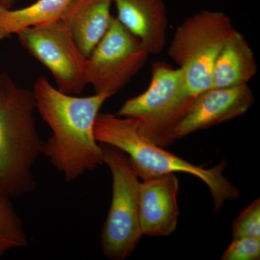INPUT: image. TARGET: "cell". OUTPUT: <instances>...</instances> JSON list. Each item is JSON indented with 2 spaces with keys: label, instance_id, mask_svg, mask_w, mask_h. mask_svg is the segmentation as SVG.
Masks as SVG:
<instances>
[{
  "label": "cell",
  "instance_id": "obj_5",
  "mask_svg": "<svg viewBox=\"0 0 260 260\" xmlns=\"http://www.w3.org/2000/svg\"><path fill=\"white\" fill-rule=\"evenodd\" d=\"M236 30L232 19L214 10L194 13L176 30L168 54L178 64L194 96L211 88L215 61Z\"/></svg>",
  "mask_w": 260,
  "mask_h": 260
},
{
  "label": "cell",
  "instance_id": "obj_14",
  "mask_svg": "<svg viewBox=\"0 0 260 260\" xmlns=\"http://www.w3.org/2000/svg\"><path fill=\"white\" fill-rule=\"evenodd\" d=\"M71 0H37L13 10L0 7V40L18 34L25 29L60 20Z\"/></svg>",
  "mask_w": 260,
  "mask_h": 260
},
{
  "label": "cell",
  "instance_id": "obj_15",
  "mask_svg": "<svg viewBox=\"0 0 260 260\" xmlns=\"http://www.w3.org/2000/svg\"><path fill=\"white\" fill-rule=\"evenodd\" d=\"M11 198L0 194V256L28 245L21 219L12 205Z\"/></svg>",
  "mask_w": 260,
  "mask_h": 260
},
{
  "label": "cell",
  "instance_id": "obj_11",
  "mask_svg": "<svg viewBox=\"0 0 260 260\" xmlns=\"http://www.w3.org/2000/svg\"><path fill=\"white\" fill-rule=\"evenodd\" d=\"M118 20L141 41L150 55L159 54L167 42L168 17L164 0H113Z\"/></svg>",
  "mask_w": 260,
  "mask_h": 260
},
{
  "label": "cell",
  "instance_id": "obj_8",
  "mask_svg": "<svg viewBox=\"0 0 260 260\" xmlns=\"http://www.w3.org/2000/svg\"><path fill=\"white\" fill-rule=\"evenodd\" d=\"M17 36L23 47L51 72L60 91L75 95L83 92L88 84V58L64 22L25 29Z\"/></svg>",
  "mask_w": 260,
  "mask_h": 260
},
{
  "label": "cell",
  "instance_id": "obj_6",
  "mask_svg": "<svg viewBox=\"0 0 260 260\" xmlns=\"http://www.w3.org/2000/svg\"><path fill=\"white\" fill-rule=\"evenodd\" d=\"M104 164L112 175V198L101 236V247L108 259L124 260L134 252L143 234L139 220L140 178L125 153L100 143Z\"/></svg>",
  "mask_w": 260,
  "mask_h": 260
},
{
  "label": "cell",
  "instance_id": "obj_10",
  "mask_svg": "<svg viewBox=\"0 0 260 260\" xmlns=\"http://www.w3.org/2000/svg\"><path fill=\"white\" fill-rule=\"evenodd\" d=\"M179 179L175 174L140 183L139 220L143 236L167 237L177 229Z\"/></svg>",
  "mask_w": 260,
  "mask_h": 260
},
{
  "label": "cell",
  "instance_id": "obj_4",
  "mask_svg": "<svg viewBox=\"0 0 260 260\" xmlns=\"http://www.w3.org/2000/svg\"><path fill=\"white\" fill-rule=\"evenodd\" d=\"M196 97L179 68L157 61L148 89L128 99L116 114L135 119L143 134L164 148L174 143V131Z\"/></svg>",
  "mask_w": 260,
  "mask_h": 260
},
{
  "label": "cell",
  "instance_id": "obj_18",
  "mask_svg": "<svg viewBox=\"0 0 260 260\" xmlns=\"http://www.w3.org/2000/svg\"><path fill=\"white\" fill-rule=\"evenodd\" d=\"M14 3L15 0H0V7L5 8H11Z\"/></svg>",
  "mask_w": 260,
  "mask_h": 260
},
{
  "label": "cell",
  "instance_id": "obj_16",
  "mask_svg": "<svg viewBox=\"0 0 260 260\" xmlns=\"http://www.w3.org/2000/svg\"><path fill=\"white\" fill-rule=\"evenodd\" d=\"M233 239L254 238L260 239V200L256 199L234 220Z\"/></svg>",
  "mask_w": 260,
  "mask_h": 260
},
{
  "label": "cell",
  "instance_id": "obj_13",
  "mask_svg": "<svg viewBox=\"0 0 260 260\" xmlns=\"http://www.w3.org/2000/svg\"><path fill=\"white\" fill-rule=\"evenodd\" d=\"M258 70L255 56L240 32L236 30L218 54L212 72L211 88L248 85Z\"/></svg>",
  "mask_w": 260,
  "mask_h": 260
},
{
  "label": "cell",
  "instance_id": "obj_12",
  "mask_svg": "<svg viewBox=\"0 0 260 260\" xmlns=\"http://www.w3.org/2000/svg\"><path fill=\"white\" fill-rule=\"evenodd\" d=\"M113 0H71L60 20L88 58L109 27Z\"/></svg>",
  "mask_w": 260,
  "mask_h": 260
},
{
  "label": "cell",
  "instance_id": "obj_2",
  "mask_svg": "<svg viewBox=\"0 0 260 260\" xmlns=\"http://www.w3.org/2000/svg\"><path fill=\"white\" fill-rule=\"evenodd\" d=\"M94 135L99 143L112 145L125 153L143 180L175 173L198 178L210 189L215 212L220 211L227 200L237 199L240 195L239 189L224 176L225 161L208 169L179 158L143 134L138 122L131 118L99 113Z\"/></svg>",
  "mask_w": 260,
  "mask_h": 260
},
{
  "label": "cell",
  "instance_id": "obj_3",
  "mask_svg": "<svg viewBox=\"0 0 260 260\" xmlns=\"http://www.w3.org/2000/svg\"><path fill=\"white\" fill-rule=\"evenodd\" d=\"M32 90L0 74V194L17 198L35 189L32 168L43 155L44 142L34 120Z\"/></svg>",
  "mask_w": 260,
  "mask_h": 260
},
{
  "label": "cell",
  "instance_id": "obj_17",
  "mask_svg": "<svg viewBox=\"0 0 260 260\" xmlns=\"http://www.w3.org/2000/svg\"><path fill=\"white\" fill-rule=\"evenodd\" d=\"M260 239L254 238L233 239L222 256L223 260H259Z\"/></svg>",
  "mask_w": 260,
  "mask_h": 260
},
{
  "label": "cell",
  "instance_id": "obj_1",
  "mask_svg": "<svg viewBox=\"0 0 260 260\" xmlns=\"http://www.w3.org/2000/svg\"><path fill=\"white\" fill-rule=\"evenodd\" d=\"M37 110L52 135L44 142L43 155L67 182H72L104 164L102 145L94 135V124L109 96L70 95L54 88L42 76L34 83Z\"/></svg>",
  "mask_w": 260,
  "mask_h": 260
},
{
  "label": "cell",
  "instance_id": "obj_9",
  "mask_svg": "<svg viewBox=\"0 0 260 260\" xmlns=\"http://www.w3.org/2000/svg\"><path fill=\"white\" fill-rule=\"evenodd\" d=\"M254 102V94L248 85L208 89L195 98L176 128L173 140L244 115Z\"/></svg>",
  "mask_w": 260,
  "mask_h": 260
},
{
  "label": "cell",
  "instance_id": "obj_7",
  "mask_svg": "<svg viewBox=\"0 0 260 260\" xmlns=\"http://www.w3.org/2000/svg\"><path fill=\"white\" fill-rule=\"evenodd\" d=\"M149 56L141 41L112 15L107 31L88 58V84L95 93L110 98L139 73Z\"/></svg>",
  "mask_w": 260,
  "mask_h": 260
}]
</instances>
